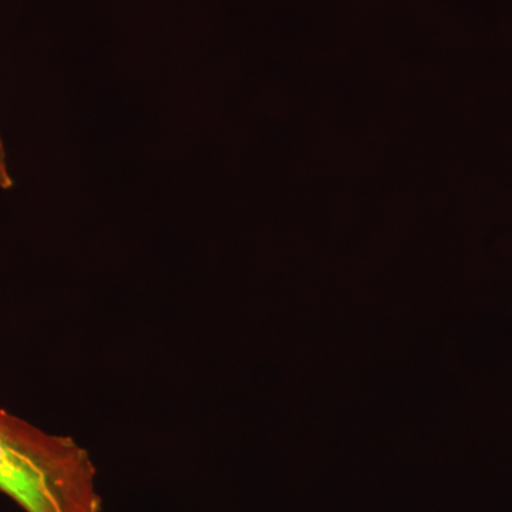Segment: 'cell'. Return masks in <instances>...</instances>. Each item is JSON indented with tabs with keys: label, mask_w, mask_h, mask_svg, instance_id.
<instances>
[{
	"label": "cell",
	"mask_w": 512,
	"mask_h": 512,
	"mask_svg": "<svg viewBox=\"0 0 512 512\" xmlns=\"http://www.w3.org/2000/svg\"><path fill=\"white\" fill-rule=\"evenodd\" d=\"M0 493L23 512H101L86 448L0 409Z\"/></svg>",
	"instance_id": "cell-1"
},
{
	"label": "cell",
	"mask_w": 512,
	"mask_h": 512,
	"mask_svg": "<svg viewBox=\"0 0 512 512\" xmlns=\"http://www.w3.org/2000/svg\"><path fill=\"white\" fill-rule=\"evenodd\" d=\"M0 187H12V177H10L8 165H6V157L5 151H3L2 141H0Z\"/></svg>",
	"instance_id": "cell-2"
}]
</instances>
